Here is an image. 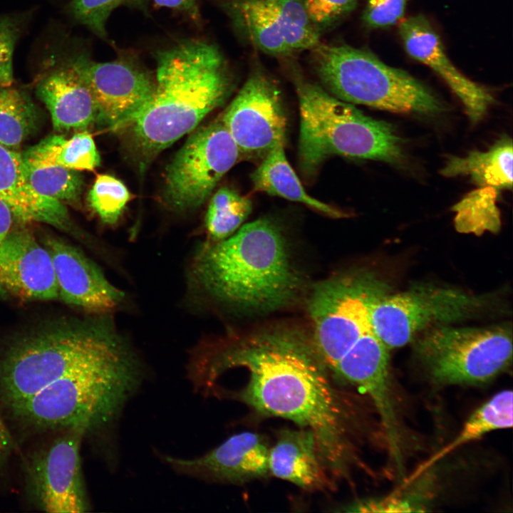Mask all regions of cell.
Listing matches in <instances>:
<instances>
[{
    "label": "cell",
    "instance_id": "cell-2",
    "mask_svg": "<svg viewBox=\"0 0 513 513\" xmlns=\"http://www.w3.org/2000/svg\"><path fill=\"white\" fill-rule=\"evenodd\" d=\"M236 367L249 373L237 398L261 415L310 430L330 475L348 474L354 458L353 415L312 346L295 336L267 333L218 348L197 347L188 366L192 383L203 390H211L224 371Z\"/></svg>",
    "mask_w": 513,
    "mask_h": 513
},
{
    "label": "cell",
    "instance_id": "cell-19",
    "mask_svg": "<svg viewBox=\"0 0 513 513\" xmlns=\"http://www.w3.org/2000/svg\"><path fill=\"white\" fill-rule=\"evenodd\" d=\"M399 33L409 56L438 74L462 103L469 118L479 121L493 103V96L457 68L427 18L418 14L401 21Z\"/></svg>",
    "mask_w": 513,
    "mask_h": 513
},
{
    "label": "cell",
    "instance_id": "cell-3",
    "mask_svg": "<svg viewBox=\"0 0 513 513\" xmlns=\"http://www.w3.org/2000/svg\"><path fill=\"white\" fill-rule=\"evenodd\" d=\"M155 88L123 128L131 134L142 168L155 155L196 129L227 97L231 78L219 48L185 39L155 55Z\"/></svg>",
    "mask_w": 513,
    "mask_h": 513
},
{
    "label": "cell",
    "instance_id": "cell-14",
    "mask_svg": "<svg viewBox=\"0 0 513 513\" xmlns=\"http://www.w3.org/2000/svg\"><path fill=\"white\" fill-rule=\"evenodd\" d=\"M221 120L240 154L263 157L285 142L286 118L280 90L262 71L249 76Z\"/></svg>",
    "mask_w": 513,
    "mask_h": 513
},
{
    "label": "cell",
    "instance_id": "cell-33",
    "mask_svg": "<svg viewBox=\"0 0 513 513\" xmlns=\"http://www.w3.org/2000/svg\"><path fill=\"white\" fill-rule=\"evenodd\" d=\"M358 0H305L308 14L318 29L329 27L349 14Z\"/></svg>",
    "mask_w": 513,
    "mask_h": 513
},
{
    "label": "cell",
    "instance_id": "cell-16",
    "mask_svg": "<svg viewBox=\"0 0 513 513\" xmlns=\"http://www.w3.org/2000/svg\"><path fill=\"white\" fill-rule=\"evenodd\" d=\"M19 224L0 244V294L21 301L58 299L49 253L32 232Z\"/></svg>",
    "mask_w": 513,
    "mask_h": 513
},
{
    "label": "cell",
    "instance_id": "cell-22",
    "mask_svg": "<svg viewBox=\"0 0 513 513\" xmlns=\"http://www.w3.org/2000/svg\"><path fill=\"white\" fill-rule=\"evenodd\" d=\"M262 158L251 175L256 191L303 203L332 217L345 216L340 210L312 197L305 191L287 160L284 142L275 145Z\"/></svg>",
    "mask_w": 513,
    "mask_h": 513
},
{
    "label": "cell",
    "instance_id": "cell-5",
    "mask_svg": "<svg viewBox=\"0 0 513 513\" xmlns=\"http://www.w3.org/2000/svg\"><path fill=\"white\" fill-rule=\"evenodd\" d=\"M300 111V167L311 177L328 157L341 155L395 163L402 142L393 127L364 115L322 87L297 79Z\"/></svg>",
    "mask_w": 513,
    "mask_h": 513
},
{
    "label": "cell",
    "instance_id": "cell-17",
    "mask_svg": "<svg viewBox=\"0 0 513 513\" xmlns=\"http://www.w3.org/2000/svg\"><path fill=\"white\" fill-rule=\"evenodd\" d=\"M269 450L263 435L245 431L233 435L204 455L190 459L166 456L165 460L182 475L241 484L270 475Z\"/></svg>",
    "mask_w": 513,
    "mask_h": 513
},
{
    "label": "cell",
    "instance_id": "cell-25",
    "mask_svg": "<svg viewBox=\"0 0 513 513\" xmlns=\"http://www.w3.org/2000/svg\"><path fill=\"white\" fill-rule=\"evenodd\" d=\"M512 391L504 390L494 395L469 417L459 434L419 468L428 467L454 450L489 432L512 427Z\"/></svg>",
    "mask_w": 513,
    "mask_h": 513
},
{
    "label": "cell",
    "instance_id": "cell-6",
    "mask_svg": "<svg viewBox=\"0 0 513 513\" xmlns=\"http://www.w3.org/2000/svg\"><path fill=\"white\" fill-rule=\"evenodd\" d=\"M311 51L314 69L321 83L343 101L393 113L428 114L442 108L423 83L368 51L320 43Z\"/></svg>",
    "mask_w": 513,
    "mask_h": 513
},
{
    "label": "cell",
    "instance_id": "cell-29",
    "mask_svg": "<svg viewBox=\"0 0 513 513\" xmlns=\"http://www.w3.org/2000/svg\"><path fill=\"white\" fill-rule=\"evenodd\" d=\"M252 201L228 187L212 197L205 216V226L212 242L231 236L252 212Z\"/></svg>",
    "mask_w": 513,
    "mask_h": 513
},
{
    "label": "cell",
    "instance_id": "cell-34",
    "mask_svg": "<svg viewBox=\"0 0 513 513\" xmlns=\"http://www.w3.org/2000/svg\"><path fill=\"white\" fill-rule=\"evenodd\" d=\"M408 0H368L363 14L366 26L383 28L396 24L404 16Z\"/></svg>",
    "mask_w": 513,
    "mask_h": 513
},
{
    "label": "cell",
    "instance_id": "cell-28",
    "mask_svg": "<svg viewBox=\"0 0 513 513\" xmlns=\"http://www.w3.org/2000/svg\"><path fill=\"white\" fill-rule=\"evenodd\" d=\"M23 162L26 180L36 192L62 202L78 204L83 186L78 171L56 165Z\"/></svg>",
    "mask_w": 513,
    "mask_h": 513
},
{
    "label": "cell",
    "instance_id": "cell-23",
    "mask_svg": "<svg viewBox=\"0 0 513 513\" xmlns=\"http://www.w3.org/2000/svg\"><path fill=\"white\" fill-rule=\"evenodd\" d=\"M512 140L504 136L486 152L472 151L466 157H450L440 173L446 177L470 176L480 187H512Z\"/></svg>",
    "mask_w": 513,
    "mask_h": 513
},
{
    "label": "cell",
    "instance_id": "cell-37",
    "mask_svg": "<svg viewBox=\"0 0 513 513\" xmlns=\"http://www.w3.org/2000/svg\"><path fill=\"white\" fill-rule=\"evenodd\" d=\"M14 219L10 207L0 200V244L11 229Z\"/></svg>",
    "mask_w": 513,
    "mask_h": 513
},
{
    "label": "cell",
    "instance_id": "cell-10",
    "mask_svg": "<svg viewBox=\"0 0 513 513\" xmlns=\"http://www.w3.org/2000/svg\"><path fill=\"white\" fill-rule=\"evenodd\" d=\"M194 130L165 171V201L177 211L200 206L240 155L221 120Z\"/></svg>",
    "mask_w": 513,
    "mask_h": 513
},
{
    "label": "cell",
    "instance_id": "cell-32",
    "mask_svg": "<svg viewBox=\"0 0 513 513\" xmlns=\"http://www.w3.org/2000/svg\"><path fill=\"white\" fill-rule=\"evenodd\" d=\"M27 20L24 14L0 15V85L13 84V55Z\"/></svg>",
    "mask_w": 513,
    "mask_h": 513
},
{
    "label": "cell",
    "instance_id": "cell-26",
    "mask_svg": "<svg viewBox=\"0 0 513 513\" xmlns=\"http://www.w3.org/2000/svg\"><path fill=\"white\" fill-rule=\"evenodd\" d=\"M40 113L25 90L0 85V144L14 150L38 129Z\"/></svg>",
    "mask_w": 513,
    "mask_h": 513
},
{
    "label": "cell",
    "instance_id": "cell-21",
    "mask_svg": "<svg viewBox=\"0 0 513 513\" xmlns=\"http://www.w3.org/2000/svg\"><path fill=\"white\" fill-rule=\"evenodd\" d=\"M269 472L307 491L332 485L314 433L308 429H284L270 447Z\"/></svg>",
    "mask_w": 513,
    "mask_h": 513
},
{
    "label": "cell",
    "instance_id": "cell-1",
    "mask_svg": "<svg viewBox=\"0 0 513 513\" xmlns=\"http://www.w3.org/2000/svg\"><path fill=\"white\" fill-rule=\"evenodd\" d=\"M58 318L0 343V406L33 432L101 429L140 387L138 356L108 317Z\"/></svg>",
    "mask_w": 513,
    "mask_h": 513
},
{
    "label": "cell",
    "instance_id": "cell-11",
    "mask_svg": "<svg viewBox=\"0 0 513 513\" xmlns=\"http://www.w3.org/2000/svg\"><path fill=\"white\" fill-rule=\"evenodd\" d=\"M34 450L24 467L26 496L36 508L51 513H82L90 504L81 470L82 437L66 430Z\"/></svg>",
    "mask_w": 513,
    "mask_h": 513
},
{
    "label": "cell",
    "instance_id": "cell-27",
    "mask_svg": "<svg viewBox=\"0 0 513 513\" xmlns=\"http://www.w3.org/2000/svg\"><path fill=\"white\" fill-rule=\"evenodd\" d=\"M497 190L480 187L467 194L452 210L456 212L455 229L461 233L480 235L497 232L501 227L499 210L496 205Z\"/></svg>",
    "mask_w": 513,
    "mask_h": 513
},
{
    "label": "cell",
    "instance_id": "cell-13",
    "mask_svg": "<svg viewBox=\"0 0 513 513\" xmlns=\"http://www.w3.org/2000/svg\"><path fill=\"white\" fill-rule=\"evenodd\" d=\"M76 58L95 103L98 125L123 128L153 95L155 76L133 56H120L106 62L94 61L84 54Z\"/></svg>",
    "mask_w": 513,
    "mask_h": 513
},
{
    "label": "cell",
    "instance_id": "cell-20",
    "mask_svg": "<svg viewBox=\"0 0 513 513\" xmlns=\"http://www.w3.org/2000/svg\"><path fill=\"white\" fill-rule=\"evenodd\" d=\"M0 200L18 224L43 222L73 235V226L62 202L36 192L26 180L21 155L0 144Z\"/></svg>",
    "mask_w": 513,
    "mask_h": 513
},
{
    "label": "cell",
    "instance_id": "cell-35",
    "mask_svg": "<svg viewBox=\"0 0 513 513\" xmlns=\"http://www.w3.org/2000/svg\"><path fill=\"white\" fill-rule=\"evenodd\" d=\"M159 7L170 9L185 14L191 19L200 21L198 0H152Z\"/></svg>",
    "mask_w": 513,
    "mask_h": 513
},
{
    "label": "cell",
    "instance_id": "cell-4",
    "mask_svg": "<svg viewBox=\"0 0 513 513\" xmlns=\"http://www.w3.org/2000/svg\"><path fill=\"white\" fill-rule=\"evenodd\" d=\"M191 276L212 298L256 311L289 302L299 285L285 239L266 219L246 224L224 239L206 243L194 258Z\"/></svg>",
    "mask_w": 513,
    "mask_h": 513
},
{
    "label": "cell",
    "instance_id": "cell-36",
    "mask_svg": "<svg viewBox=\"0 0 513 513\" xmlns=\"http://www.w3.org/2000/svg\"><path fill=\"white\" fill-rule=\"evenodd\" d=\"M14 448V440L0 406V469L6 465Z\"/></svg>",
    "mask_w": 513,
    "mask_h": 513
},
{
    "label": "cell",
    "instance_id": "cell-24",
    "mask_svg": "<svg viewBox=\"0 0 513 513\" xmlns=\"http://www.w3.org/2000/svg\"><path fill=\"white\" fill-rule=\"evenodd\" d=\"M21 155L25 161L77 171L93 170L100 164L95 142L87 130L77 132L70 139L62 135H49Z\"/></svg>",
    "mask_w": 513,
    "mask_h": 513
},
{
    "label": "cell",
    "instance_id": "cell-31",
    "mask_svg": "<svg viewBox=\"0 0 513 513\" xmlns=\"http://www.w3.org/2000/svg\"><path fill=\"white\" fill-rule=\"evenodd\" d=\"M146 0H72L69 14L103 40H108L106 24L114 10L122 6L142 8Z\"/></svg>",
    "mask_w": 513,
    "mask_h": 513
},
{
    "label": "cell",
    "instance_id": "cell-18",
    "mask_svg": "<svg viewBox=\"0 0 513 513\" xmlns=\"http://www.w3.org/2000/svg\"><path fill=\"white\" fill-rule=\"evenodd\" d=\"M58 132L86 130L97 123L95 103L76 55L48 59L36 86Z\"/></svg>",
    "mask_w": 513,
    "mask_h": 513
},
{
    "label": "cell",
    "instance_id": "cell-8",
    "mask_svg": "<svg viewBox=\"0 0 513 513\" xmlns=\"http://www.w3.org/2000/svg\"><path fill=\"white\" fill-rule=\"evenodd\" d=\"M431 380L441 385L488 382L507 368L512 358V333L503 326H436L415 345Z\"/></svg>",
    "mask_w": 513,
    "mask_h": 513
},
{
    "label": "cell",
    "instance_id": "cell-12",
    "mask_svg": "<svg viewBox=\"0 0 513 513\" xmlns=\"http://www.w3.org/2000/svg\"><path fill=\"white\" fill-rule=\"evenodd\" d=\"M223 8L239 34L266 54L286 57L321 43L305 0H227Z\"/></svg>",
    "mask_w": 513,
    "mask_h": 513
},
{
    "label": "cell",
    "instance_id": "cell-30",
    "mask_svg": "<svg viewBox=\"0 0 513 513\" xmlns=\"http://www.w3.org/2000/svg\"><path fill=\"white\" fill-rule=\"evenodd\" d=\"M130 199V193L120 180L105 174L98 175L88 195V202L105 224H114Z\"/></svg>",
    "mask_w": 513,
    "mask_h": 513
},
{
    "label": "cell",
    "instance_id": "cell-15",
    "mask_svg": "<svg viewBox=\"0 0 513 513\" xmlns=\"http://www.w3.org/2000/svg\"><path fill=\"white\" fill-rule=\"evenodd\" d=\"M38 240L51 258L59 300L97 315L110 314L120 306L125 294L82 251L46 232Z\"/></svg>",
    "mask_w": 513,
    "mask_h": 513
},
{
    "label": "cell",
    "instance_id": "cell-9",
    "mask_svg": "<svg viewBox=\"0 0 513 513\" xmlns=\"http://www.w3.org/2000/svg\"><path fill=\"white\" fill-rule=\"evenodd\" d=\"M487 302L485 296L460 290L417 285L380 298L371 307L370 321L373 332L389 350L406 345L429 325L477 314Z\"/></svg>",
    "mask_w": 513,
    "mask_h": 513
},
{
    "label": "cell",
    "instance_id": "cell-7",
    "mask_svg": "<svg viewBox=\"0 0 513 513\" xmlns=\"http://www.w3.org/2000/svg\"><path fill=\"white\" fill-rule=\"evenodd\" d=\"M388 291V286L370 274L337 277L314 289L308 305L314 331L312 347L333 376L373 330L371 307Z\"/></svg>",
    "mask_w": 513,
    "mask_h": 513
}]
</instances>
